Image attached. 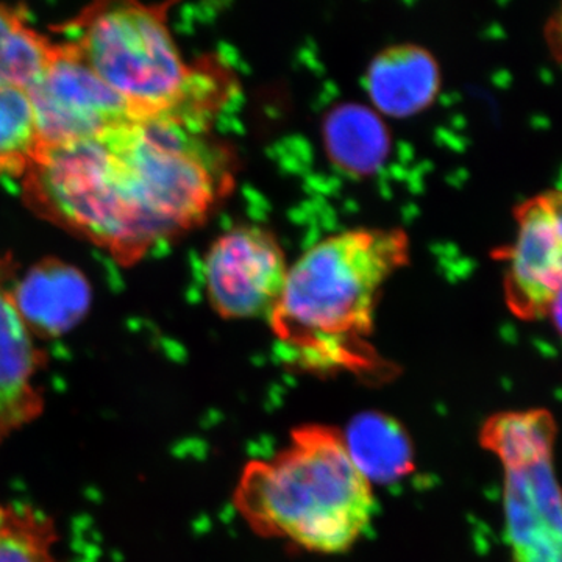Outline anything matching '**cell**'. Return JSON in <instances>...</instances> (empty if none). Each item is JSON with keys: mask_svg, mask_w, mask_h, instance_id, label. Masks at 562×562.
I'll use <instances>...</instances> for the list:
<instances>
[{"mask_svg": "<svg viewBox=\"0 0 562 562\" xmlns=\"http://www.w3.org/2000/svg\"><path fill=\"white\" fill-rule=\"evenodd\" d=\"M211 117L177 110L40 151L33 198L61 224L125 261L205 221L235 184V155Z\"/></svg>", "mask_w": 562, "mask_h": 562, "instance_id": "cell-1", "label": "cell"}, {"mask_svg": "<svg viewBox=\"0 0 562 562\" xmlns=\"http://www.w3.org/2000/svg\"><path fill=\"white\" fill-rule=\"evenodd\" d=\"M409 249L401 228H355L306 250L268 319L281 360L316 373H372L383 366L371 344L373 317Z\"/></svg>", "mask_w": 562, "mask_h": 562, "instance_id": "cell-2", "label": "cell"}, {"mask_svg": "<svg viewBox=\"0 0 562 562\" xmlns=\"http://www.w3.org/2000/svg\"><path fill=\"white\" fill-rule=\"evenodd\" d=\"M236 508L258 535L290 539L310 552L350 549L375 512L371 483L333 428L308 425L269 461L247 465Z\"/></svg>", "mask_w": 562, "mask_h": 562, "instance_id": "cell-3", "label": "cell"}, {"mask_svg": "<svg viewBox=\"0 0 562 562\" xmlns=\"http://www.w3.org/2000/svg\"><path fill=\"white\" fill-rule=\"evenodd\" d=\"M168 7L95 5L70 25V47L132 106L136 116L177 110L213 114L227 99L224 70L192 68L166 21Z\"/></svg>", "mask_w": 562, "mask_h": 562, "instance_id": "cell-4", "label": "cell"}, {"mask_svg": "<svg viewBox=\"0 0 562 562\" xmlns=\"http://www.w3.org/2000/svg\"><path fill=\"white\" fill-rule=\"evenodd\" d=\"M558 422L546 408L494 414L480 441L503 468V514L512 562H562Z\"/></svg>", "mask_w": 562, "mask_h": 562, "instance_id": "cell-5", "label": "cell"}, {"mask_svg": "<svg viewBox=\"0 0 562 562\" xmlns=\"http://www.w3.org/2000/svg\"><path fill=\"white\" fill-rule=\"evenodd\" d=\"M27 92L41 150L95 138L139 117L69 44L54 47Z\"/></svg>", "mask_w": 562, "mask_h": 562, "instance_id": "cell-6", "label": "cell"}, {"mask_svg": "<svg viewBox=\"0 0 562 562\" xmlns=\"http://www.w3.org/2000/svg\"><path fill=\"white\" fill-rule=\"evenodd\" d=\"M279 239L266 228L241 225L221 235L203 262L206 297L224 319H269L286 286Z\"/></svg>", "mask_w": 562, "mask_h": 562, "instance_id": "cell-7", "label": "cell"}, {"mask_svg": "<svg viewBox=\"0 0 562 562\" xmlns=\"http://www.w3.org/2000/svg\"><path fill=\"white\" fill-rule=\"evenodd\" d=\"M44 362L10 291L0 288V447L44 413L46 397L40 383Z\"/></svg>", "mask_w": 562, "mask_h": 562, "instance_id": "cell-8", "label": "cell"}, {"mask_svg": "<svg viewBox=\"0 0 562 562\" xmlns=\"http://www.w3.org/2000/svg\"><path fill=\"white\" fill-rule=\"evenodd\" d=\"M10 295L25 327L35 338L43 339L68 335L91 306L87 277L74 266L57 260L33 266Z\"/></svg>", "mask_w": 562, "mask_h": 562, "instance_id": "cell-9", "label": "cell"}, {"mask_svg": "<svg viewBox=\"0 0 562 562\" xmlns=\"http://www.w3.org/2000/svg\"><path fill=\"white\" fill-rule=\"evenodd\" d=\"M364 85L376 111L398 120L422 113L436 101L441 70L425 47L395 44L375 55L366 70Z\"/></svg>", "mask_w": 562, "mask_h": 562, "instance_id": "cell-10", "label": "cell"}, {"mask_svg": "<svg viewBox=\"0 0 562 562\" xmlns=\"http://www.w3.org/2000/svg\"><path fill=\"white\" fill-rule=\"evenodd\" d=\"M325 149L330 160L350 176H371L390 150V135L375 111L342 103L325 117Z\"/></svg>", "mask_w": 562, "mask_h": 562, "instance_id": "cell-11", "label": "cell"}, {"mask_svg": "<svg viewBox=\"0 0 562 562\" xmlns=\"http://www.w3.org/2000/svg\"><path fill=\"white\" fill-rule=\"evenodd\" d=\"M347 452L369 483H392L413 471V447L397 420L362 413L349 425Z\"/></svg>", "mask_w": 562, "mask_h": 562, "instance_id": "cell-12", "label": "cell"}, {"mask_svg": "<svg viewBox=\"0 0 562 562\" xmlns=\"http://www.w3.org/2000/svg\"><path fill=\"white\" fill-rule=\"evenodd\" d=\"M60 541L49 513L31 503L0 501V562H61Z\"/></svg>", "mask_w": 562, "mask_h": 562, "instance_id": "cell-13", "label": "cell"}, {"mask_svg": "<svg viewBox=\"0 0 562 562\" xmlns=\"http://www.w3.org/2000/svg\"><path fill=\"white\" fill-rule=\"evenodd\" d=\"M40 151L38 128L27 90L0 80V176L27 173Z\"/></svg>", "mask_w": 562, "mask_h": 562, "instance_id": "cell-14", "label": "cell"}, {"mask_svg": "<svg viewBox=\"0 0 562 562\" xmlns=\"http://www.w3.org/2000/svg\"><path fill=\"white\" fill-rule=\"evenodd\" d=\"M54 47L32 31L21 14L0 7V80L29 90L49 61Z\"/></svg>", "mask_w": 562, "mask_h": 562, "instance_id": "cell-15", "label": "cell"}, {"mask_svg": "<svg viewBox=\"0 0 562 562\" xmlns=\"http://www.w3.org/2000/svg\"><path fill=\"white\" fill-rule=\"evenodd\" d=\"M546 319L552 321L553 327L557 328L562 338V286L553 295L549 310H547Z\"/></svg>", "mask_w": 562, "mask_h": 562, "instance_id": "cell-16", "label": "cell"}, {"mask_svg": "<svg viewBox=\"0 0 562 562\" xmlns=\"http://www.w3.org/2000/svg\"><path fill=\"white\" fill-rule=\"evenodd\" d=\"M552 38L554 46L562 50V9L552 21Z\"/></svg>", "mask_w": 562, "mask_h": 562, "instance_id": "cell-17", "label": "cell"}]
</instances>
